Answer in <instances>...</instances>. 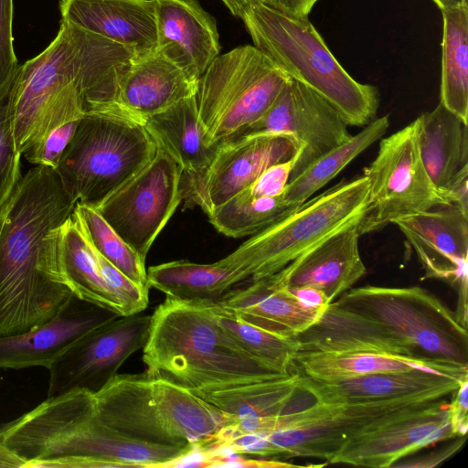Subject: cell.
Wrapping results in <instances>:
<instances>
[{
    "mask_svg": "<svg viewBox=\"0 0 468 468\" xmlns=\"http://www.w3.org/2000/svg\"><path fill=\"white\" fill-rule=\"evenodd\" d=\"M364 176L340 181L254 234L218 262L243 281L271 276L334 233L359 220L367 206Z\"/></svg>",
    "mask_w": 468,
    "mask_h": 468,
    "instance_id": "ba28073f",
    "label": "cell"
},
{
    "mask_svg": "<svg viewBox=\"0 0 468 468\" xmlns=\"http://www.w3.org/2000/svg\"><path fill=\"white\" fill-rule=\"evenodd\" d=\"M295 339L299 346L298 352L377 353L419 358L404 341L386 326L334 302L326 306L316 322L298 334Z\"/></svg>",
    "mask_w": 468,
    "mask_h": 468,
    "instance_id": "603a6c76",
    "label": "cell"
},
{
    "mask_svg": "<svg viewBox=\"0 0 468 468\" xmlns=\"http://www.w3.org/2000/svg\"><path fill=\"white\" fill-rule=\"evenodd\" d=\"M295 145L285 135L255 134L217 145L208 166L196 176H183L180 188L188 207L208 214L248 187L265 169L295 156Z\"/></svg>",
    "mask_w": 468,
    "mask_h": 468,
    "instance_id": "2e32d148",
    "label": "cell"
},
{
    "mask_svg": "<svg viewBox=\"0 0 468 468\" xmlns=\"http://www.w3.org/2000/svg\"><path fill=\"white\" fill-rule=\"evenodd\" d=\"M293 165L294 157L268 167L238 195L243 197H258L283 194L290 181Z\"/></svg>",
    "mask_w": 468,
    "mask_h": 468,
    "instance_id": "b9f144b4",
    "label": "cell"
},
{
    "mask_svg": "<svg viewBox=\"0 0 468 468\" xmlns=\"http://www.w3.org/2000/svg\"><path fill=\"white\" fill-rule=\"evenodd\" d=\"M297 207L288 204L283 194L258 197H243L237 194L207 215L221 234L241 238L260 232Z\"/></svg>",
    "mask_w": 468,
    "mask_h": 468,
    "instance_id": "e575fe53",
    "label": "cell"
},
{
    "mask_svg": "<svg viewBox=\"0 0 468 468\" xmlns=\"http://www.w3.org/2000/svg\"><path fill=\"white\" fill-rule=\"evenodd\" d=\"M5 90L0 96V210L9 200L23 176L22 154L16 149L12 111Z\"/></svg>",
    "mask_w": 468,
    "mask_h": 468,
    "instance_id": "74e56055",
    "label": "cell"
},
{
    "mask_svg": "<svg viewBox=\"0 0 468 468\" xmlns=\"http://www.w3.org/2000/svg\"><path fill=\"white\" fill-rule=\"evenodd\" d=\"M94 398L105 425L153 444L200 448L228 421L226 413L191 390L147 372L117 374Z\"/></svg>",
    "mask_w": 468,
    "mask_h": 468,
    "instance_id": "8992f818",
    "label": "cell"
},
{
    "mask_svg": "<svg viewBox=\"0 0 468 468\" xmlns=\"http://www.w3.org/2000/svg\"><path fill=\"white\" fill-rule=\"evenodd\" d=\"M456 437L449 403L442 399L352 440L328 464L392 467L427 446Z\"/></svg>",
    "mask_w": 468,
    "mask_h": 468,
    "instance_id": "e0dca14e",
    "label": "cell"
},
{
    "mask_svg": "<svg viewBox=\"0 0 468 468\" xmlns=\"http://www.w3.org/2000/svg\"><path fill=\"white\" fill-rule=\"evenodd\" d=\"M157 149L144 122L125 112H87L54 170L72 203L97 208Z\"/></svg>",
    "mask_w": 468,
    "mask_h": 468,
    "instance_id": "52a82bcc",
    "label": "cell"
},
{
    "mask_svg": "<svg viewBox=\"0 0 468 468\" xmlns=\"http://www.w3.org/2000/svg\"><path fill=\"white\" fill-rule=\"evenodd\" d=\"M463 379L428 369H411L332 381L300 375V385L318 402L344 403L390 399L436 389L454 391Z\"/></svg>",
    "mask_w": 468,
    "mask_h": 468,
    "instance_id": "4316f807",
    "label": "cell"
},
{
    "mask_svg": "<svg viewBox=\"0 0 468 468\" xmlns=\"http://www.w3.org/2000/svg\"><path fill=\"white\" fill-rule=\"evenodd\" d=\"M428 369L460 379L468 378V369L421 360L415 357L377 353H307L298 352L291 372L313 379L343 380L362 375Z\"/></svg>",
    "mask_w": 468,
    "mask_h": 468,
    "instance_id": "f546056e",
    "label": "cell"
},
{
    "mask_svg": "<svg viewBox=\"0 0 468 468\" xmlns=\"http://www.w3.org/2000/svg\"><path fill=\"white\" fill-rule=\"evenodd\" d=\"M347 126L328 101L290 78L269 109L230 139L255 134L290 138L296 150L291 180L317 158L347 141L351 137Z\"/></svg>",
    "mask_w": 468,
    "mask_h": 468,
    "instance_id": "9a60e30c",
    "label": "cell"
},
{
    "mask_svg": "<svg viewBox=\"0 0 468 468\" xmlns=\"http://www.w3.org/2000/svg\"><path fill=\"white\" fill-rule=\"evenodd\" d=\"M156 48L197 80L219 55L217 22L197 0H154Z\"/></svg>",
    "mask_w": 468,
    "mask_h": 468,
    "instance_id": "44dd1931",
    "label": "cell"
},
{
    "mask_svg": "<svg viewBox=\"0 0 468 468\" xmlns=\"http://www.w3.org/2000/svg\"><path fill=\"white\" fill-rule=\"evenodd\" d=\"M389 127L384 115L367 124L358 133L325 153L291 179L283 192L286 202L299 207L334 179L356 156L379 141Z\"/></svg>",
    "mask_w": 468,
    "mask_h": 468,
    "instance_id": "836d02e7",
    "label": "cell"
},
{
    "mask_svg": "<svg viewBox=\"0 0 468 468\" xmlns=\"http://www.w3.org/2000/svg\"><path fill=\"white\" fill-rule=\"evenodd\" d=\"M464 436L459 437L458 440L454 441L452 444L445 448H441L431 454L420 456L415 459L405 461L404 463L399 462L393 464L392 467H434L439 465L441 463L452 457L457 452L464 443Z\"/></svg>",
    "mask_w": 468,
    "mask_h": 468,
    "instance_id": "ee69618b",
    "label": "cell"
},
{
    "mask_svg": "<svg viewBox=\"0 0 468 468\" xmlns=\"http://www.w3.org/2000/svg\"><path fill=\"white\" fill-rule=\"evenodd\" d=\"M151 314L117 316L76 340L49 367L48 398L73 389L93 394L145 345Z\"/></svg>",
    "mask_w": 468,
    "mask_h": 468,
    "instance_id": "5bb4252c",
    "label": "cell"
},
{
    "mask_svg": "<svg viewBox=\"0 0 468 468\" xmlns=\"http://www.w3.org/2000/svg\"><path fill=\"white\" fill-rule=\"evenodd\" d=\"M144 126L157 148L181 168L183 176H196L210 164L216 146L205 142L196 96L184 99L144 120Z\"/></svg>",
    "mask_w": 468,
    "mask_h": 468,
    "instance_id": "f1b7e54d",
    "label": "cell"
},
{
    "mask_svg": "<svg viewBox=\"0 0 468 468\" xmlns=\"http://www.w3.org/2000/svg\"><path fill=\"white\" fill-rule=\"evenodd\" d=\"M240 19L255 48L290 78L328 101L347 125L366 126L377 118L378 88L351 77L308 16H292L256 1Z\"/></svg>",
    "mask_w": 468,
    "mask_h": 468,
    "instance_id": "5b68a950",
    "label": "cell"
},
{
    "mask_svg": "<svg viewBox=\"0 0 468 468\" xmlns=\"http://www.w3.org/2000/svg\"><path fill=\"white\" fill-rule=\"evenodd\" d=\"M150 287L166 297L185 302L218 303L233 286L243 282L234 270L219 264L173 261L149 268Z\"/></svg>",
    "mask_w": 468,
    "mask_h": 468,
    "instance_id": "4dcf8cb0",
    "label": "cell"
},
{
    "mask_svg": "<svg viewBox=\"0 0 468 468\" xmlns=\"http://www.w3.org/2000/svg\"><path fill=\"white\" fill-rule=\"evenodd\" d=\"M440 10L456 8L463 5H468V0H431Z\"/></svg>",
    "mask_w": 468,
    "mask_h": 468,
    "instance_id": "f907efd6",
    "label": "cell"
},
{
    "mask_svg": "<svg viewBox=\"0 0 468 468\" xmlns=\"http://www.w3.org/2000/svg\"><path fill=\"white\" fill-rule=\"evenodd\" d=\"M318 0H261L265 5L283 13L308 16L310 11Z\"/></svg>",
    "mask_w": 468,
    "mask_h": 468,
    "instance_id": "bcb514c9",
    "label": "cell"
},
{
    "mask_svg": "<svg viewBox=\"0 0 468 468\" xmlns=\"http://www.w3.org/2000/svg\"><path fill=\"white\" fill-rule=\"evenodd\" d=\"M71 217L100 255L133 282L149 290L145 261L118 235L97 208L76 203Z\"/></svg>",
    "mask_w": 468,
    "mask_h": 468,
    "instance_id": "d590c367",
    "label": "cell"
},
{
    "mask_svg": "<svg viewBox=\"0 0 468 468\" xmlns=\"http://www.w3.org/2000/svg\"><path fill=\"white\" fill-rule=\"evenodd\" d=\"M147 373L189 390H216L279 378L281 373L242 349L218 323L209 303L166 297L151 314L143 347Z\"/></svg>",
    "mask_w": 468,
    "mask_h": 468,
    "instance_id": "277c9868",
    "label": "cell"
},
{
    "mask_svg": "<svg viewBox=\"0 0 468 468\" xmlns=\"http://www.w3.org/2000/svg\"><path fill=\"white\" fill-rule=\"evenodd\" d=\"M135 55L127 48L61 19L54 40L19 65L5 92L17 151L36 144L52 112L78 86L90 93L119 89Z\"/></svg>",
    "mask_w": 468,
    "mask_h": 468,
    "instance_id": "3957f363",
    "label": "cell"
},
{
    "mask_svg": "<svg viewBox=\"0 0 468 468\" xmlns=\"http://www.w3.org/2000/svg\"><path fill=\"white\" fill-rule=\"evenodd\" d=\"M6 209H7V202L5 205V207L0 210V231L2 229L3 222L5 220V218Z\"/></svg>",
    "mask_w": 468,
    "mask_h": 468,
    "instance_id": "816d5d0a",
    "label": "cell"
},
{
    "mask_svg": "<svg viewBox=\"0 0 468 468\" xmlns=\"http://www.w3.org/2000/svg\"><path fill=\"white\" fill-rule=\"evenodd\" d=\"M360 220V219H359ZM334 233L279 272L275 279L287 289L312 287L332 303L348 291L367 271L358 240V222Z\"/></svg>",
    "mask_w": 468,
    "mask_h": 468,
    "instance_id": "7402d4cb",
    "label": "cell"
},
{
    "mask_svg": "<svg viewBox=\"0 0 468 468\" xmlns=\"http://www.w3.org/2000/svg\"><path fill=\"white\" fill-rule=\"evenodd\" d=\"M80 120L65 122L52 130L38 144L31 147L23 154L26 160L35 165H44L55 169Z\"/></svg>",
    "mask_w": 468,
    "mask_h": 468,
    "instance_id": "ab89813d",
    "label": "cell"
},
{
    "mask_svg": "<svg viewBox=\"0 0 468 468\" xmlns=\"http://www.w3.org/2000/svg\"><path fill=\"white\" fill-rule=\"evenodd\" d=\"M216 303L250 324L288 337L312 325L326 308L303 304L274 275L230 289Z\"/></svg>",
    "mask_w": 468,
    "mask_h": 468,
    "instance_id": "484cf974",
    "label": "cell"
},
{
    "mask_svg": "<svg viewBox=\"0 0 468 468\" xmlns=\"http://www.w3.org/2000/svg\"><path fill=\"white\" fill-rule=\"evenodd\" d=\"M218 323L246 352L281 373H290L299 351L295 337L280 335L250 324L217 303H209Z\"/></svg>",
    "mask_w": 468,
    "mask_h": 468,
    "instance_id": "8d00e7d4",
    "label": "cell"
},
{
    "mask_svg": "<svg viewBox=\"0 0 468 468\" xmlns=\"http://www.w3.org/2000/svg\"><path fill=\"white\" fill-rule=\"evenodd\" d=\"M363 176L368 183V199L358 222L360 236L380 230L397 219L450 206L422 163L417 118L379 140L378 153Z\"/></svg>",
    "mask_w": 468,
    "mask_h": 468,
    "instance_id": "7c38bea8",
    "label": "cell"
},
{
    "mask_svg": "<svg viewBox=\"0 0 468 468\" xmlns=\"http://www.w3.org/2000/svg\"><path fill=\"white\" fill-rule=\"evenodd\" d=\"M197 81L157 48L134 55L118 94L119 107L144 122L196 95Z\"/></svg>",
    "mask_w": 468,
    "mask_h": 468,
    "instance_id": "d4e9b609",
    "label": "cell"
},
{
    "mask_svg": "<svg viewBox=\"0 0 468 468\" xmlns=\"http://www.w3.org/2000/svg\"><path fill=\"white\" fill-rule=\"evenodd\" d=\"M290 77L252 45L218 55L197 80L205 142L216 146L259 119Z\"/></svg>",
    "mask_w": 468,
    "mask_h": 468,
    "instance_id": "8fae6325",
    "label": "cell"
},
{
    "mask_svg": "<svg viewBox=\"0 0 468 468\" xmlns=\"http://www.w3.org/2000/svg\"><path fill=\"white\" fill-rule=\"evenodd\" d=\"M11 444L36 468L175 467L197 452L193 445L140 441L110 428L85 389L49 397L17 418Z\"/></svg>",
    "mask_w": 468,
    "mask_h": 468,
    "instance_id": "7a4b0ae2",
    "label": "cell"
},
{
    "mask_svg": "<svg viewBox=\"0 0 468 468\" xmlns=\"http://www.w3.org/2000/svg\"><path fill=\"white\" fill-rule=\"evenodd\" d=\"M54 239L64 277L80 298L122 315L105 283L94 252L70 216L54 229Z\"/></svg>",
    "mask_w": 468,
    "mask_h": 468,
    "instance_id": "1f68e13d",
    "label": "cell"
},
{
    "mask_svg": "<svg viewBox=\"0 0 468 468\" xmlns=\"http://www.w3.org/2000/svg\"><path fill=\"white\" fill-rule=\"evenodd\" d=\"M418 144L424 167L435 186L443 191L468 170V122L440 101L417 117Z\"/></svg>",
    "mask_w": 468,
    "mask_h": 468,
    "instance_id": "83f0119b",
    "label": "cell"
},
{
    "mask_svg": "<svg viewBox=\"0 0 468 468\" xmlns=\"http://www.w3.org/2000/svg\"><path fill=\"white\" fill-rule=\"evenodd\" d=\"M61 19L133 48H156L154 0H60Z\"/></svg>",
    "mask_w": 468,
    "mask_h": 468,
    "instance_id": "cb8c5ba5",
    "label": "cell"
},
{
    "mask_svg": "<svg viewBox=\"0 0 468 468\" xmlns=\"http://www.w3.org/2000/svg\"><path fill=\"white\" fill-rule=\"evenodd\" d=\"M334 303L383 324L420 359L468 369L467 326L426 289L366 285Z\"/></svg>",
    "mask_w": 468,
    "mask_h": 468,
    "instance_id": "30bf717a",
    "label": "cell"
},
{
    "mask_svg": "<svg viewBox=\"0 0 468 468\" xmlns=\"http://www.w3.org/2000/svg\"><path fill=\"white\" fill-rule=\"evenodd\" d=\"M183 172L163 150L98 207L101 217L144 260L183 200Z\"/></svg>",
    "mask_w": 468,
    "mask_h": 468,
    "instance_id": "4fadbf2b",
    "label": "cell"
},
{
    "mask_svg": "<svg viewBox=\"0 0 468 468\" xmlns=\"http://www.w3.org/2000/svg\"><path fill=\"white\" fill-rule=\"evenodd\" d=\"M229 12L238 18H241L246 8L252 3L261 0H220Z\"/></svg>",
    "mask_w": 468,
    "mask_h": 468,
    "instance_id": "681fc988",
    "label": "cell"
},
{
    "mask_svg": "<svg viewBox=\"0 0 468 468\" xmlns=\"http://www.w3.org/2000/svg\"><path fill=\"white\" fill-rule=\"evenodd\" d=\"M117 314L73 294L50 320L27 332L0 336V369H48L76 340Z\"/></svg>",
    "mask_w": 468,
    "mask_h": 468,
    "instance_id": "d6986e66",
    "label": "cell"
},
{
    "mask_svg": "<svg viewBox=\"0 0 468 468\" xmlns=\"http://www.w3.org/2000/svg\"><path fill=\"white\" fill-rule=\"evenodd\" d=\"M452 393L450 389H436L375 401H315L275 418L274 431L264 434V459L313 457L328 464L352 440L407 413L428 408Z\"/></svg>",
    "mask_w": 468,
    "mask_h": 468,
    "instance_id": "9c48e42d",
    "label": "cell"
},
{
    "mask_svg": "<svg viewBox=\"0 0 468 468\" xmlns=\"http://www.w3.org/2000/svg\"><path fill=\"white\" fill-rule=\"evenodd\" d=\"M26 461L0 442V468H24Z\"/></svg>",
    "mask_w": 468,
    "mask_h": 468,
    "instance_id": "c3c4849f",
    "label": "cell"
},
{
    "mask_svg": "<svg viewBox=\"0 0 468 468\" xmlns=\"http://www.w3.org/2000/svg\"><path fill=\"white\" fill-rule=\"evenodd\" d=\"M92 250L103 280L120 304L122 315H131L144 311L149 302V290L133 282L93 248Z\"/></svg>",
    "mask_w": 468,
    "mask_h": 468,
    "instance_id": "f35d334b",
    "label": "cell"
},
{
    "mask_svg": "<svg viewBox=\"0 0 468 468\" xmlns=\"http://www.w3.org/2000/svg\"><path fill=\"white\" fill-rule=\"evenodd\" d=\"M441 12L443 33L440 101L468 122V5Z\"/></svg>",
    "mask_w": 468,
    "mask_h": 468,
    "instance_id": "d6a6232c",
    "label": "cell"
},
{
    "mask_svg": "<svg viewBox=\"0 0 468 468\" xmlns=\"http://www.w3.org/2000/svg\"><path fill=\"white\" fill-rule=\"evenodd\" d=\"M74 207L51 167L35 165L16 185L0 231V336L48 322L74 294L53 234Z\"/></svg>",
    "mask_w": 468,
    "mask_h": 468,
    "instance_id": "6da1fadb",
    "label": "cell"
},
{
    "mask_svg": "<svg viewBox=\"0 0 468 468\" xmlns=\"http://www.w3.org/2000/svg\"><path fill=\"white\" fill-rule=\"evenodd\" d=\"M191 391L232 419L218 431V445L247 434L259 420L294 412L316 401L301 387L296 372L234 388Z\"/></svg>",
    "mask_w": 468,
    "mask_h": 468,
    "instance_id": "ffe728a7",
    "label": "cell"
},
{
    "mask_svg": "<svg viewBox=\"0 0 468 468\" xmlns=\"http://www.w3.org/2000/svg\"><path fill=\"white\" fill-rule=\"evenodd\" d=\"M468 170L462 172L442 191L450 205L458 207L468 216Z\"/></svg>",
    "mask_w": 468,
    "mask_h": 468,
    "instance_id": "f6af8a7d",
    "label": "cell"
},
{
    "mask_svg": "<svg viewBox=\"0 0 468 468\" xmlns=\"http://www.w3.org/2000/svg\"><path fill=\"white\" fill-rule=\"evenodd\" d=\"M468 378L463 379L453 391L449 402L450 418L458 437L464 436L468 429Z\"/></svg>",
    "mask_w": 468,
    "mask_h": 468,
    "instance_id": "7bdbcfd3",
    "label": "cell"
},
{
    "mask_svg": "<svg viewBox=\"0 0 468 468\" xmlns=\"http://www.w3.org/2000/svg\"><path fill=\"white\" fill-rule=\"evenodd\" d=\"M292 294L308 307L325 308L331 302L320 290L312 287H302L290 290Z\"/></svg>",
    "mask_w": 468,
    "mask_h": 468,
    "instance_id": "7dc6e473",
    "label": "cell"
},
{
    "mask_svg": "<svg viewBox=\"0 0 468 468\" xmlns=\"http://www.w3.org/2000/svg\"><path fill=\"white\" fill-rule=\"evenodd\" d=\"M421 263L426 278L444 280L466 298L468 216L440 206L394 221Z\"/></svg>",
    "mask_w": 468,
    "mask_h": 468,
    "instance_id": "ac0fdd59",
    "label": "cell"
},
{
    "mask_svg": "<svg viewBox=\"0 0 468 468\" xmlns=\"http://www.w3.org/2000/svg\"><path fill=\"white\" fill-rule=\"evenodd\" d=\"M14 0H0V96L19 67L13 39Z\"/></svg>",
    "mask_w": 468,
    "mask_h": 468,
    "instance_id": "60d3db41",
    "label": "cell"
}]
</instances>
